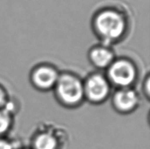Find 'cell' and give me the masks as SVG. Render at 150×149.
Wrapping results in <instances>:
<instances>
[{
	"label": "cell",
	"mask_w": 150,
	"mask_h": 149,
	"mask_svg": "<svg viewBox=\"0 0 150 149\" xmlns=\"http://www.w3.org/2000/svg\"><path fill=\"white\" fill-rule=\"evenodd\" d=\"M59 139L51 129L40 131L35 134L32 149H59Z\"/></svg>",
	"instance_id": "cell-8"
},
{
	"label": "cell",
	"mask_w": 150,
	"mask_h": 149,
	"mask_svg": "<svg viewBox=\"0 0 150 149\" xmlns=\"http://www.w3.org/2000/svg\"><path fill=\"white\" fill-rule=\"evenodd\" d=\"M0 149H15L11 142L4 137H0Z\"/></svg>",
	"instance_id": "cell-11"
},
{
	"label": "cell",
	"mask_w": 150,
	"mask_h": 149,
	"mask_svg": "<svg viewBox=\"0 0 150 149\" xmlns=\"http://www.w3.org/2000/svg\"><path fill=\"white\" fill-rule=\"evenodd\" d=\"M127 17L117 9L106 7L94 16L92 27L103 45H108L120 41L127 33Z\"/></svg>",
	"instance_id": "cell-1"
},
{
	"label": "cell",
	"mask_w": 150,
	"mask_h": 149,
	"mask_svg": "<svg viewBox=\"0 0 150 149\" xmlns=\"http://www.w3.org/2000/svg\"><path fill=\"white\" fill-rule=\"evenodd\" d=\"M149 83H150V80H149V76L147 75L146 77V80H145L144 83V86H143V90H144V93L146 94V97L149 98Z\"/></svg>",
	"instance_id": "cell-12"
},
{
	"label": "cell",
	"mask_w": 150,
	"mask_h": 149,
	"mask_svg": "<svg viewBox=\"0 0 150 149\" xmlns=\"http://www.w3.org/2000/svg\"><path fill=\"white\" fill-rule=\"evenodd\" d=\"M54 90L56 99L66 108H76L84 100L83 80L74 73H60Z\"/></svg>",
	"instance_id": "cell-2"
},
{
	"label": "cell",
	"mask_w": 150,
	"mask_h": 149,
	"mask_svg": "<svg viewBox=\"0 0 150 149\" xmlns=\"http://www.w3.org/2000/svg\"><path fill=\"white\" fill-rule=\"evenodd\" d=\"M89 60L92 66L98 70L107 69L115 59V54L109 46L96 45L89 50Z\"/></svg>",
	"instance_id": "cell-7"
},
{
	"label": "cell",
	"mask_w": 150,
	"mask_h": 149,
	"mask_svg": "<svg viewBox=\"0 0 150 149\" xmlns=\"http://www.w3.org/2000/svg\"><path fill=\"white\" fill-rule=\"evenodd\" d=\"M13 121V105L10 102L6 108L0 109V137L10 131Z\"/></svg>",
	"instance_id": "cell-9"
},
{
	"label": "cell",
	"mask_w": 150,
	"mask_h": 149,
	"mask_svg": "<svg viewBox=\"0 0 150 149\" xmlns=\"http://www.w3.org/2000/svg\"><path fill=\"white\" fill-rule=\"evenodd\" d=\"M60 73L54 66L40 64L34 67L30 73V81L33 87L40 91L54 89Z\"/></svg>",
	"instance_id": "cell-5"
},
{
	"label": "cell",
	"mask_w": 150,
	"mask_h": 149,
	"mask_svg": "<svg viewBox=\"0 0 150 149\" xmlns=\"http://www.w3.org/2000/svg\"><path fill=\"white\" fill-rule=\"evenodd\" d=\"M106 70L107 79L117 89L132 88L139 75L136 64L127 58H115Z\"/></svg>",
	"instance_id": "cell-3"
},
{
	"label": "cell",
	"mask_w": 150,
	"mask_h": 149,
	"mask_svg": "<svg viewBox=\"0 0 150 149\" xmlns=\"http://www.w3.org/2000/svg\"><path fill=\"white\" fill-rule=\"evenodd\" d=\"M140 97L132 88L117 89L111 96V104L117 112L128 114L139 108Z\"/></svg>",
	"instance_id": "cell-6"
},
{
	"label": "cell",
	"mask_w": 150,
	"mask_h": 149,
	"mask_svg": "<svg viewBox=\"0 0 150 149\" xmlns=\"http://www.w3.org/2000/svg\"><path fill=\"white\" fill-rule=\"evenodd\" d=\"M10 103L7 92L2 86L0 85V109L6 108Z\"/></svg>",
	"instance_id": "cell-10"
},
{
	"label": "cell",
	"mask_w": 150,
	"mask_h": 149,
	"mask_svg": "<svg viewBox=\"0 0 150 149\" xmlns=\"http://www.w3.org/2000/svg\"><path fill=\"white\" fill-rule=\"evenodd\" d=\"M84 99L95 105L105 102L111 93V85L106 76L93 72L83 80Z\"/></svg>",
	"instance_id": "cell-4"
}]
</instances>
